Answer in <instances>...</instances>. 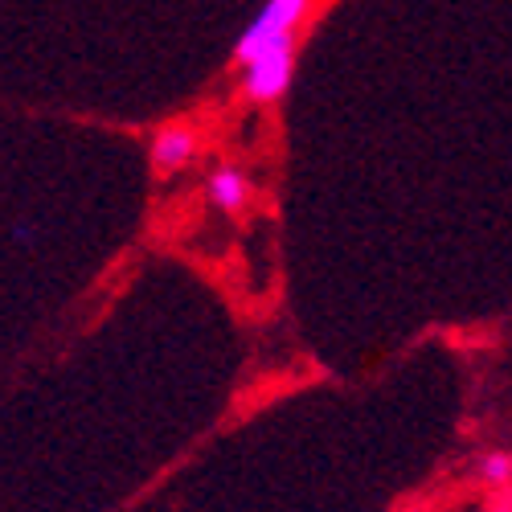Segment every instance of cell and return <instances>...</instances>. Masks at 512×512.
Returning a JSON list of instances; mask_svg holds the SVG:
<instances>
[{
	"instance_id": "cell-5",
	"label": "cell",
	"mask_w": 512,
	"mask_h": 512,
	"mask_svg": "<svg viewBox=\"0 0 512 512\" xmlns=\"http://www.w3.org/2000/svg\"><path fill=\"white\" fill-rule=\"evenodd\" d=\"M476 476H480L484 484L504 488V484L512 480V455H508V451H488V455H480V463H476Z\"/></svg>"
},
{
	"instance_id": "cell-2",
	"label": "cell",
	"mask_w": 512,
	"mask_h": 512,
	"mask_svg": "<svg viewBox=\"0 0 512 512\" xmlns=\"http://www.w3.org/2000/svg\"><path fill=\"white\" fill-rule=\"evenodd\" d=\"M295 41L300 37H283V41H275L271 50H263L259 58L246 62V74H242V99L246 103L271 107V103H279L287 95L291 78H295V58H300Z\"/></svg>"
},
{
	"instance_id": "cell-4",
	"label": "cell",
	"mask_w": 512,
	"mask_h": 512,
	"mask_svg": "<svg viewBox=\"0 0 512 512\" xmlns=\"http://www.w3.org/2000/svg\"><path fill=\"white\" fill-rule=\"evenodd\" d=\"M205 197L218 213H238L246 209V201L254 197V185L246 177V168L238 164H218L213 173L205 177Z\"/></svg>"
},
{
	"instance_id": "cell-1",
	"label": "cell",
	"mask_w": 512,
	"mask_h": 512,
	"mask_svg": "<svg viewBox=\"0 0 512 512\" xmlns=\"http://www.w3.org/2000/svg\"><path fill=\"white\" fill-rule=\"evenodd\" d=\"M308 13H312V0H263V9L238 33L230 50V66H246L250 58H259L283 37H300V25L308 21Z\"/></svg>"
},
{
	"instance_id": "cell-3",
	"label": "cell",
	"mask_w": 512,
	"mask_h": 512,
	"mask_svg": "<svg viewBox=\"0 0 512 512\" xmlns=\"http://www.w3.org/2000/svg\"><path fill=\"white\" fill-rule=\"evenodd\" d=\"M197 152H201V136L189 123H164L148 144V160H152V168L160 177L185 173V168L197 160Z\"/></svg>"
}]
</instances>
